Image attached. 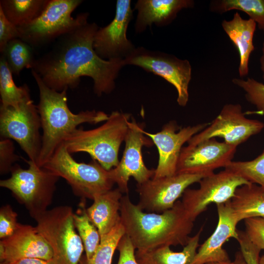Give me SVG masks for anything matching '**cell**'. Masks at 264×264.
<instances>
[{"mask_svg":"<svg viewBox=\"0 0 264 264\" xmlns=\"http://www.w3.org/2000/svg\"><path fill=\"white\" fill-rule=\"evenodd\" d=\"M122 193L117 188L95 196L92 204L87 208L91 222L100 237L109 232L121 221L120 201Z\"/></svg>","mask_w":264,"mask_h":264,"instance_id":"21","label":"cell"},{"mask_svg":"<svg viewBox=\"0 0 264 264\" xmlns=\"http://www.w3.org/2000/svg\"><path fill=\"white\" fill-rule=\"evenodd\" d=\"M17 213L12 207L6 204L0 209V239L6 238L11 236L16 230L19 222Z\"/></svg>","mask_w":264,"mask_h":264,"instance_id":"35","label":"cell"},{"mask_svg":"<svg viewBox=\"0 0 264 264\" xmlns=\"http://www.w3.org/2000/svg\"><path fill=\"white\" fill-rule=\"evenodd\" d=\"M123 63L124 66H139L162 77L176 88L178 104L182 107L187 105L192 74L191 66L188 60L179 59L164 53L138 48L123 59Z\"/></svg>","mask_w":264,"mask_h":264,"instance_id":"11","label":"cell"},{"mask_svg":"<svg viewBox=\"0 0 264 264\" xmlns=\"http://www.w3.org/2000/svg\"><path fill=\"white\" fill-rule=\"evenodd\" d=\"M225 169L234 172L249 182L258 184L264 190V150L249 161H232Z\"/></svg>","mask_w":264,"mask_h":264,"instance_id":"31","label":"cell"},{"mask_svg":"<svg viewBox=\"0 0 264 264\" xmlns=\"http://www.w3.org/2000/svg\"><path fill=\"white\" fill-rule=\"evenodd\" d=\"M20 160V156L15 153L14 143L11 139L1 138L0 140V173L10 172L14 163Z\"/></svg>","mask_w":264,"mask_h":264,"instance_id":"34","label":"cell"},{"mask_svg":"<svg viewBox=\"0 0 264 264\" xmlns=\"http://www.w3.org/2000/svg\"><path fill=\"white\" fill-rule=\"evenodd\" d=\"M143 124L138 123L132 117L125 139V147L123 156L118 165L109 170L112 180L122 193L128 194V181L132 176L137 184L143 183L151 179L155 169H148L144 164L142 148L153 145L150 138L144 133Z\"/></svg>","mask_w":264,"mask_h":264,"instance_id":"12","label":"cell"},{"mask_svg":"<svg viewBox=\"0 0 264 264\" xmlns=\"http://www.w3.org/2000/svg\"><path fill=\"white\" fill-rule=\"evenodd\" d=\"M209 124L201 123L180 128L176 122L170 121L155 133L144 131L158 150L159 158L153 178L172 176L176 173L179 155L183 144Z\"/></svg>","mask_w":264,"mask_h":264,"instance_id":"16","label":"cell"},{"mask_svg":"<svg viewBox=\"0 0 264 264\" xmlns=\"http://www.w3.org/2000/svg\"><path fill=\"white\" fill-rule=\"evenodd\" d=\"M131 114L114 111L99 127L88 130L77 128L65 139L71 154L84 152L109 171L119 164L118 152L128 130Z\"/></svg>","mask_w":264,"mask_h":264,"instance_id":"4","label":"cell"},{"mask_svg":"<svg viewBox=\"0 0 264 264\" xmlns=\"http://www.w3.org/2000/svg\"><path fill=\"white\" fill-rule=\"evenodd\" d=\"M241 251L247 264H259V255L261 251L248 239L244 231H238Z\"/></svg>","mask_w":264,"mask_h":264,"instance_id":"37","label":"cell"},{"mask_svg":"<svg viewBox=\"0 0 264 264\" xmlns=\"http://www.w3.org/2000/svg\"><path fill=\"white\" fill-rule=\"evenodd\" d=\"M216 205L219 219L217 227L200 245L192 264L231 261L222 246L231 238L238 240L239 235L236 226L239 221L234 213L230 200Z\"/></svg>","mask_w":264,"mask_h":264,"instance_id":"19","label":"cell"},{"mask_svg":"<svg viewBox=\"0 0 264 264\" xmlns=\"http://www.w3.org/2000/svg\"><path fill=\"white\" fill-rule=\"evenodd\" d=\"M190 0H139L135 5L138 11L136 30L140 32L154 23L163 25L170 22L183 8L193 6Z\"/></svg>","mask_w":264,"mask_h":264,"instance_id":"20","label":"cell"},{"mask_svg":"<svg viewBox=\"0 0 264 264\" xmlns=\"http://www.w3.org/2000/svg\"><path fill=\"white\" fill-rule=\"evenodd\" d=\"M117 250L119 252L117 264H139L135 258V249L129 237L125 234L120 239Z\"/></svg>","mask_w":264,"mask_h":264,"instance_id":"38","label":"cell"},{"mask_svg":"<svg viewBox=\"0 0 264 264\" xmlns=\"http://www.w3.org/2000/svg\"><path fill=\"white\" fill-rule=\"evenodd\" d=\"M42 167L65 179L73 194L81 199H93L112 189L114 182L109 171L92 159L89 163L76 161L63 142Z\"/></svg>","mask_w":264,"mask_h":264,"instance_id":"5","label":"cell"},{"mask_svg":"<svg viewBox=\"0 0 264 264\" xmlns=\"http://www.w3.org/2000/svg\"><path fill=\"white\" fill-rule=\"evenodd\" d=\"M85 202V199H82L79 207L73 214V220L75 227L83 243L87 260H88L99 246L101 237L97 228L88 217Z\"/></svg>","mask_w":264,"mask_h":264,"instance_id":"27","label":"cell"},{"mask_svg":"<svg viewBox=\"0 0 264 264\" xmlns=\"http://www.w3.org/2000/svg\"><path fill=\"white\" fill-rule=\"evenodd\" d=\"M12 73L4 57L0 58V107L17 108L25 99L30 96L26 84L17 87L13 79Z\"/></svg>","mask_w":264,"mask_h":264,"instance_id":"26","label":"cell"},{"mask_svg":"<svg viewBox=\"0 0 264 264\" xmlns=\"http://www.w3.org/2000/svg\"><path fill=\"white\" fill-rule=\"evenodd\" d=\"M83 2L81 0H49L45 8L35 20L17 27L20 39L33 47L41 46L57 40L88 20V13H72Z\"/></svg>","mask_w":264,"mask_h":264,"instance_id":"8","label":"cell"},{"mask_svg":"<svg viewBox=\"0 0 264 264\" xmlns=\"http://www.w3.org/2000/svg\"><path fill=\"white\" fill-rule=\"evenodd\" d=\"M230 204L239 222L250 217L264 218V190L251 183L241 186L236 190Z\"/></svg>","mask_w":264,"mask_h":264,"instance_id":"24","label":"cell"},{"mask_svg":"<svg viewBox=\"0 0 264 264\" xmlns=\"http://www.w3.org/2000/svg\"><path fill=\"white\" fill-rule=\"evenodd\" d=\"M1 54L12 74L16 75L24 68L31 69L36 59L33 47L20 38L9 42Z\"/></svg>","mask_w":264,"mask_h":264,"instance_id":"28","label":"cell"},{"mask_svg":"<svg viewBox=\"0 0 264 264\" xmlns=\"http://www.w3.org/2000/svg\"><path fill=\"white\" fill-rule=\"evenodd\" d=\"M203 174L176 173L157 178H151L136 184L139 195L137 206L148 213H162L172 208L188 187L199 182Z\"/></svg>","mask_w":264,"mask_h":264,"instance_id":"14","label":"cell"},{"mask_svg":"<svg viewBox=\"0 0 264 264\" xmlns=\"http://www.w3.org/2000/svg\"><path fill=\"white\" fill-rule=\"evenodd\" d=\"M198 189L187 188L182 195V203L194 221L206 210L209 205L225 203L234 197L236 190L250 183L230 170L225 169L202 178Z\"/></svg>","mask_w":264,"mask_h":264,"instance_id":"10","label":"cell"},{"mask_svg":"<svg viewBox=\"0 0 264 264\" xmlns=\"http://www.w3.org/2000/svg\"><path fill=\"white\" fill-rule=\"evenodd\" d=\"M237 148L215 138L188 145L181 149L176 173L211 175L233 161Z\"/></svg>","mask_w":264,"mask_h":264,"instance_id":"15","label":"cell"},{"mask_svg":"<svg viewBox=\"0 0 264 264\" xmlns=\"http://www.w3.org/2000/svg\"><path fill=\"white\" fill-rule=\"evenodd\" d=\"M71 207L56 206L33 218L35 226L52 248L58 264H79L84 247L75 231Z\"/></svg>","mask_w":264,"mask_h":264,"instance_id":"7","label":"cell"},{"mask_svg":"<svg viewBox=\"0 0 264 264\" xmlns=\"http://www.w3.org/2000/svg\"><path fill=\"white\" fill-rule=\"evenodd\" d=\"M125 234L120 221L110 232L101 237L99 246L92 258L87 260V264H111L114 252Z\"/></svg>","mask_w":264,"mask_h":264,"instance_id":"30","label":"cell"},{"mask_svg":"<svg viewBox=\"0 0 264 264\" xmlns=\"http://www.w3.org/2000/svg\"><path fill=\"white\" fill-rule=\"evenodd\" d=\"M264 128V123L262 121L245 117L240 104H227L211 124L194 135L187 143L194 145L219 137L226 143L237 147Z\"/></svg>","mask_w":264,"mask_h":264,"instance_id":"13","label":"cell"},{"mask_svg":"<svg viewBox=\"0 0 264 264\" xmlns=\"http://www.w3.org/2000/svg\"><path fill=\"white\" fill-rule=\"evenodd\" d=\"M31 74L39 90L40 100L37 105L40 114L42 146L37 165L42 167L50 158L66 137L83 123L95 124L105 122L109 115L104 111H81L73 113L67 105L65 89L57 91L48 87L40 76L31 69Z\"/></svg>","mask_w":264,"mask_h":264,"instance_id":"3","label":"cell"},{"mask_svg":"<svg viewBox=\"0 0 264 264\" xmlns=\"http://www.w3.org/2000/svg\"><path fill=\"white\" fill-rule=\"evenodd\" d=\"M48 1L49 0H0V8L11 22L20 27L38 17Z\"/></svg>","mask_w":264,"mask_h":264,"instance_id":"25","label":"cell"},{"mask_svg":"<svg viewBox=\"0 0 264 264\" xmlns=\"http://www.w3.org/2000/svg\"><path fill=\"white\" fill-rule=\"evenodd\" d=\"M210 10L223 13L232 10H238L247 14L249 19L258 24L264 32V0H214Z\"/></svg>","mask_w":264,"mask_h":264,"instance_id":"29","label":"cell"},{"mask_svg":"<svg viewBox=\"0 0 264 264\" xmlns=\"http://www.w3.org/2000/svg\"><path fill=\"white\" fill-rule=\"evenodd\" d=\"M245 233L250 241L261 250H264V218L255 217L244 220Z\"/></svg>","mask_w":264,"mask_h":264,"instance_id":"33","label":"cell"},{"mask_svg":"<svg viewBox=\"0 0 264 264\" xmlns=\"http://www.w3.org/2000/svg\"><path fill=\"white\" fill-rule=\"evenodd\" d=\"M25 161L28 168L24 169L14 164L10 170L11 176L0 180V186L10 190L33 219L46 211L52 203L60 177L29 159Z\"/></svg>","mask_w":264,"mask_h":264,"instance_id":"6","label":"cell"},{"mask_svg":"<svg viewBox=\"0 0 264 264\" xmlns=\"http://www.w3.org/2000/svg\"><path fill=\"white\" fill-rule=\"evenodd\" d=\"M201 227L190 238L180 252L172 251L169 246L159 247L148 251L136 250L135 258L139 264H192L199 247Z\"/></svg>","mask_w":264,"mask_h":264,"instance_id":"23","label":"cell"},{"mask_svg":"<svg viewBox=\"0 0 264 264\" xmlns=\"http://www.w3.org/2000/svg\"><path fill=\"white\" fill-rule=\"evenodd\" d=\"M13 264H58L52 258L49 260H45L40 259L30 258L20 260Z\"/></svg>","mask_w":264,"mask_h":264,"instance_id":"39","label":"cell"},{"mask_svg":"<svg viewBox=\"0 0 264 264\" xmlns=\"http://www.w3.org/2000/svg\"><path fill=\"white\" fill-rule=\"evenodd\" d=\"M261 68L263 71V78L264 80V42L262 47V55L260 59Z\"/></svg>","mask_w":264,"mask_h":264,"instance_id":"41","label":"cell"},{"mask_svg":"<svg viewBox=\"0 0 264 264\" xmlns=\"http://www.w3.org/2000/svg\"><path fill=\"white\" fill-rule=\"evenodd\" d=\"M259 264H264V253L262 257H260Z\"/></svg>","mask_w":264,"mask_h":264,"instance_id":"43","label":"cell"},{"mask_svg":"<svg viewBox=\"0 0 264 264\" xmlns=\"http://www.w3.org/2000/svg\"><path fill=\"white\" fill-rule=\"evenodd\" d=\"M232 81L245 92L246 100L256 107L258 112L264 114V84L250 78L246 80L234 78Z\"/></svg>","mask_w":264,"mask_h":264,"instance_id":"32","label":"cell"},{"mask_svg":"<svg viewBox=\"0 0 264 264\" xmlns=\"http://www.w3.org/2000/svg\"><path fill=\"white\" fill-rule=\"evenodd\" d=\"M41 122L37 105L29 97L17 108H0L1 138L15 140L29 159L37 164L42 146Z\"/></svg>","mask_w":264,"mask_h":264,"instance_id":"9","label":"cell"},{"mask_svg":"<svg viewBox=\"0 0 264 264\" xmlns=\"http://www.w3.org/2000/svg\"><path fill=\"white\" fill-rule=\"evenodd\" d=\"M132 17L131 0H118L113 20L107 26L98 28L95 34L93 48L101 58L124 59L135 49L126 36Z\"/></svg>","mask_w":264,"mask_h":264,"instance_id":"17","label":"cell"},{"mask_svg":"<svg viewBox=\"0 0 264 264\" xmlns=\"http://www.w3.org/2000/svg\"><path fill=\"white\" fill-rule=\"evenodd\" d=\"M88 20L59 38L48 52L35 59L31 69L49 88L57 91L73 89L81 77L88 76L92 79L98 96L114 88L123 59L104 60L97 54L93 41L99 28Z\"/></svg>","mask_w":264,"mask_h":264,"instance_id":"1","label":"cell"},{"mask_svg":"<svg viewBox=\"0 0 264 264\" xmlns=\"http://www.w3.org/2000/svg\"><path fill=\"white\" fill-rule=\"evenodd\" d=\"M221 26L238 49L240 58L239 73L243 77L248 73L249 60L254 50L253 40L256 23L251 19H242L236 12L231 20H223Z\"/></svg>","mask_w":264,"mask_h":264,"instance_id":"22","label":"cell"},{"mask_svg":"<svg viewBox=\"0 0 264 264\" xmlns=\"http://www.w3.org/2000/svg\"><path fill=\"white\" fill-rule=\"evenodd\" d=\"M18 27L11 22L5 16L0 8V52L1 53L7 44L11 41L20 38Z\"/></svg>","mask_w":264,"mask_h":264,"instance_id":"36","label":"cell"},{"mask_svg":"<svg viewBox=\"0 0 264 264\" xmlns=\"http://www.w3.org/2000/svg\"><path fill=\"white\" fill-rule=\"evenodd\" d=\"M231 261L227 262H211L206 264H230Z\"/></svg>","mask_w":264,"mask_h":264,"instance_id":"42","label":"cell"},{"mask_svg":"<svg viewBox=\"0 0 264 264\" xmlns=\"http://www.w3.org/2000/svg\"><path fill=\"white\" fill-rule=\"evenodd\" d=\"M121 223L137 250L163 246H185L194 227L181 201L161 214L145 213L131 200L128 194L120 201Z\"/></svg>","mask_w":264,"mask_h":264,"instance_id":"2","label":"cell"},{"mask_svg":"<svg viewBox=\"0 0 264 264\" xmlns=\"http://www.w3.org/2000/svg\"><path fill=\"white\" fill-rule=\"evenodd\" d=\"M230 264H247L241 251L235 254V259Z\"/></svg>","mask_w":264,"mask_h":264,"instance_id":"40","label":"cell"},{"mask_svg":"<svg viewBox=\"0 0 264 264\" xmlns=\"http://www.w3.org/2000/svg\"><path fill=\"white\" fill-rule=\"evenodd\" d=\"M53 250L36 227L19 223L15 232L0 241V264H13L25 259L49 260Z\"/></svg>","mask_w":264,"mask_h":264,"instance_id":"18","label":"cell"}]
</instances>
